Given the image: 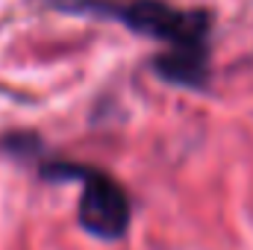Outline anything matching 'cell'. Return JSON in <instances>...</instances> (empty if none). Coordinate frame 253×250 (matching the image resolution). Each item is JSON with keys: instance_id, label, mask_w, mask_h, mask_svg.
<instances>
[{"instance_id": "obj_1", "label": "cell", "mask_w": 253, "mask_h": 250, "mask_svg": "<svg viewBox=\"0 0 253 250\" xmlns=\"http://www.w3.org/2000/svg\"><path fill=\"white\" fill-rule=\"evenodd\" d=\"M68 15L115 21L126 30L159 42L165 50L153 56V71L180 88H203L209 80L212 15L183 9L168 0H47Z\"/></svg>"}, {"instance_id": "obj_2", "label": "cell", "mask_w": 253, "mask_h": 250, "mask_svg": "<svg viewBox=\"0 0 253 250\" xmlns=\"http://www.w3.org/2000/svg\"><path fill=\"white\" fill-rule=\"evenodd\" d=\"M36 165L44 180H62V183L83 186L77 221L88 236H94L100 242H118L126 236L132 206H129V194L118 180H112L106 171H100L94 165L47 156V153L42 159H36Z\"/></svg>"}]
</instances>
